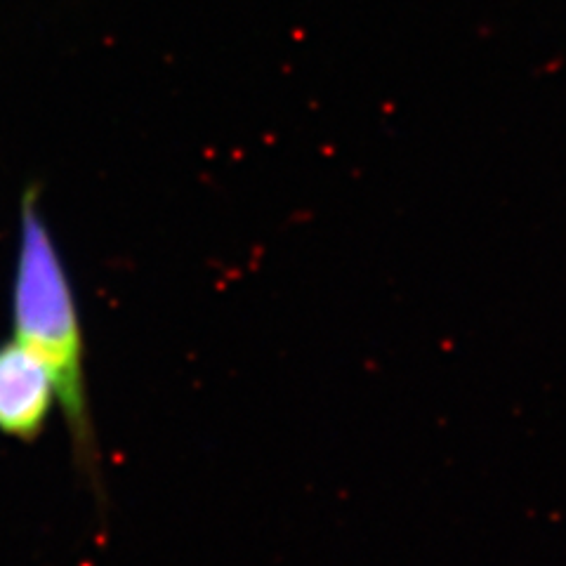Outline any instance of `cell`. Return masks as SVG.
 Listing matches in <instances>:
<instances>
[{"mask_svg": "<svg viewBox=\"0 0 566 566\" xmlns=\"http://www.w3.org/2000/svg\"><path fill=\"white\" fill-rule=\"evenodd\" d=\"M12 335L26 345L57 387L74 460L92 484L99 486V448L92 428L88 380H85V335L79 300L61 251L45 222L38 191L21 198L17 258L12 271Z\"/></svg>", "mask_w": 566, "mask_h": 566, "instance_id": "obj_1", "label": "cell"}, {"mask_svg": "<svg viewBox=\"0 0 566 566\" xmlns=\"http://www.w3.org/2000/svg\"><path fill=\"white\" fill-rule=\"evenodd\" d=\"M57 406L48 366L17 338L0 343V434L17 441L41 439Z\"/></svg>", "mask_w": 566, "mask_h": 566, "instance_id": "obj_2", "label": "cell"}]
</instances>
